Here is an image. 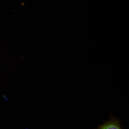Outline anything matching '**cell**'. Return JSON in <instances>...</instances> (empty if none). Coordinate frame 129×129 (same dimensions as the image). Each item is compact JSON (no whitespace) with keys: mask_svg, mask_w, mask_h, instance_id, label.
I'll return each mask as SVG.
<instances>
[{"mask_svg":"<svg viewBox=\"0 0 129 129\" xmlns=\"http://www.w3.org/2000/svg\"><path fill=\"white\" fill-rule=\"evenodd\" d=\"M96 129H122L120 122L117 119L112 117L110 120L105 122Z\"/></svg>","mask_w":129,"mask_h":129,"instance_id":"1","label":"cell"}]
</instances>
